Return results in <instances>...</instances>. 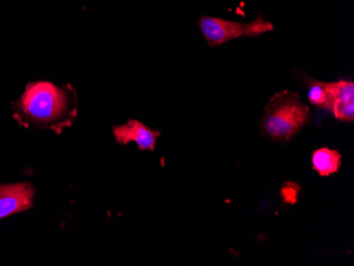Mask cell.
Wrapping results in <instances>:
<instances>
[{"mask_svg":"<svg viewBox=\"0 0 354 266\" xmlns=\"http://www.w3.org/2000/svg\"><path fill=\"white\" fill-rule=\"evenodd\" d=\"M16 106L26 121L57 134L71 126L77 116L71 89L46 81L30 83Z\"/></svg>","mask_w":354,"mask_h":266,"instance_id":"6da1fadb","label":"cell"},{"mask_svg":"<svg viewBox=\"0 0 354 266\" xmlns=\"http://www.w3.org/2000/svg\"><path fill=\"white\" fill-rule=\"evenodd\" d=\"M311 111L299 95L282 91L270 98L260 120V130L274 142H288L309 123Z\"/></svg>","mask_w":354,"mask_h":266,"instance_id":"7a4b0ae2","label":"cell"},{"mask_svg":"<svg viewBox=\"0 0 354 266\" xmlns=\"http://www.w3.org/2000/svg\"><path fill=\"white\" fill-rule=\"evenodd\" d=\"M198 28L209 46L216 47L240 37H258L274 30V25L258 15L250 23L230 21L214 17H201Z\"/></svg>","mask_w":354,"mask_h":266,"instance_id":"3957f363","label":"cell"},{"mask_svg":"<svg viewBox=\"0 0 354 266\" xmlns=\"http://www.w3.org/2000/svg\"><path fill=\"white\" fill-rule=\"evenodd\" d=\"M35 190L30 182L0 184V220L29 210Z\"/></svg>","mask_w":354,"mask_h":266,"instance_id":"277c9868","label":"cell"},{"mask_svg":"<svg viewBox=\"0 0 354 266\" xmlns=\"http://www.w3.org/2000/svg\"><path fill=\"white\" fill-rule=\"evenodd\" d=\"M113 134L119 144L127 146L131 142H135L140 151H154L157 139L160 137L159 131L152 130L134 119H130L124 124L114 126Z\"/></svg>","mask_w":354,"mask_h":266,"instance_id":"5b68a950","label":"cell"},{"mask_svg":"<svg viewBox=\"0 0 354 266\" xmlns=\"http://www.w3.org/2000/svg\"><path fill=\"white\" fill-rule=\"evenodd\" d=\"M329 88L332 97L331 113L334 118L343 122H353V81L339 80L336 82H329Z\"/></svg>","mask_w":354,"mask_h":266,"instance_id":"8992f818","label":"cell"},{"mask_svg":"<svg viewBox=\"0 0 354 266\" xmlns=\"http://www.w3.org/2000/svg\"><path fill=\"white\" fill-rule=\"evenodd\" d=\"M312 167L324 178L337 173L342 167V154L329 148L318 149L312 155Z\"/></svg>","mask_w":354,"mask_h":266,"instance_id":"52a82bcc","label":"cell"},{"mask_svg":"<svg viewBox=\"0 0 354 266\" xmlns=\"http://www.w3.org/2000/svg\"><path fill=\"white\" fill-rule=\"evenodd\" d=\"M304 82L308 86V101L310 104L331 113L332 97L329 82L314 80L310 77H304Z\"/></svg>","mask_w":354,"mask_h":266,"instance_id":"ba28073f","label":"cell"}]
</instances>
